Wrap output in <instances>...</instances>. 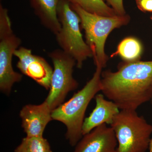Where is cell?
<instances>
[{"mask_svg": "<svg viewBox=\"0 0 152 152\" xmlns=\"http://www.w3.org/2000/svg\"><path fill=\"white\" fill-rule=\"evenodd\" d=\"M101 91L121 110H136L152 100V61L124 62L102 72Z\"/></svg>", "mask_w": 152, "mask_h": 152, "instance_id": "cell-1", "label": "cell"}, {"mask_svg": "<svg viewBox=\"0 0 152 152\" xmlns=\"http://www.w3.org/2000/svg\"><path fill=\"white\" fill-rule=\"evenodd\" d=\"M102 69L100 66H96L92 77L85 86L67 102L52 111L53 120L63 123L66 127V138L72 146L76 145L83 137L82 127L89 104L101 91Z\"/></svg>", "mask_w": 152, "mask_h": 152, "instance_id": "cell-2", "label": "cell"}, {"mask_svg": "<svg viewBox=\"0 0 152 152\" xmlns=\"http://www.w3.org/2000/svg\"><path fill=\"white\" fill-rule=\"evenodd\" d=\"M70 5L80 19L86 42L92 52L95 65L104 68L109 59L104 49L107 38L113 30L127 25L130 21L129 17L125 15L103 16L88 12L77 5Z\"/></svg>", "mask_w": 152, "mask_h": 152, "instance_id": "cell-3", "label": "cell"}, {"mask_svg": "<svg viewBox=\"0 0 152 152\" xmlns=\"http://www.w3.org/2000/svg\"><path fill=\"white\" fill-rule=\"evenodd\" d=\"M118 142L116 152H146L152 126L136 110H121L110 125Z\"/></svg>", "mask_w": 152, "mask_h": 152, "instance_id": "cell-4", "label": "cell"}, {"mask_svg": "<svg viewBox=\"0 0 152 152\" xmlns=\"http://www.w3.org/2000/svg\"><path fill=\"white\" fill-rule=\"evenodd\" d=\"M58 16L61 28L56 35L57 43L61 50L73 58L77 67L81 69L85 61L93 56L91 48L83 39L80 17L72 8L69 0L59 3Z\"/></svg>", "mask_w": 152, "mask_h": 152, "instance_id": "cell-5", "label": "cell"}, {"mask_svg": "<svg viewBox=\"0 0 152 152\" xmlns=\"http://www.w3.org/2000/svg\"><path fill=\"white\" fill-rule=\"evenodd\" d=\"M54 69L50 87L45 101L52 111L61 105L68 93L77 89L78 83L73 76L75 61L62 50L56 49L48 54Z\"/></svg>", "mask_w": 152, "mask_h": 152, "instance_id": "cell-6", "label": "cell"}, {"mask_svg": "<svg viewBox=\"0 0 152 152\" xmlns=\"http://www.w3.org/2000/svg\"><path fill=\"white\" fill-rule=\"evenodd\" d=\"M18 59L17 68L23 75L34 80L46 89H50L53 69L43 57L33 54L31 50L20 47L14 53Z\"/></svg>", "mask_w": 152, "mask_h": 152, "instance_id": "cell-7", "label": "cell"}, {"mask_svg": "<svg viewBox=\"0 0 152 152\" xmlns=\"http://www.w3.org/2000/svg\"><path fill=\"white\" fill-rule=\"evenodd\" d=\"M21 40L15 34L0 40V90L9 95L15 83L21 81L23 75L14 71L12 58L20 48Z\"/></svg>", "mask_w": 152, "mask_h": 152, "instance_id": "cell-8", "label": "cell"}, {"mask_svg": "<svg viewBox=\"0 0 152 152\" xmlns=\"http://www.w3.org/2000/svg\"><path fill=\"white\" fill-rule=\"evenodd\" d=\"M74 152H116L118 142L111 127L106 124L83 136Z\"/></svg>", "mask_w": 152, "mask_h": 152, "instance_id": "cell-9", "label": "cell"}, {"mask_svg": "<svg viewBox=\"0 0 152 152\" xmlns=\"http://www.w3.org/2000/svg\"><path fill=\"white\" fill-rule=\"evenodd\" d=\"M52 110L45 101L39 105L27 104L20 112L22 127L28 137H43L46 127L50 121Z\"/></svg>", "mask_w": 152, "mask_h": 152, "instance_id": "cell-10", "label": "cell"}, {"mask_svg": "<svg viewBox=\"0 0 152 152\" xmlns=\"http://www.w3.org/2000/svg\"><path fill=\"white\" fill-rule=\"evenodd\" d=\"M95 98L96 107L84 121L82 127L83 136L103 124H111L114 118L120 112V109L116 104L106 99L103 94H96Z\"/></svg>", "mask_w": 152, "mask_h": 152, "instance_id": "cell-11", "label": "cell"}, {"mask_svg": "<svg viewBox=\"0 0 152 152\" xmlns=\"http://www.w3.org/2000/svg\"><path fill=\"white\" fill-rule=\"evenodd\" d=\"M62 1L64 0H29L41 23L55 35L61 28L58 18V7Z\"/></svg>", "mask_w": 152, "mask_h": 152, "instance_id": "cell-12", "label": "cell"}, {"mask_svg": "<svg viewBox=\"0 0 152 152\" xmlns=\"http://www.w3.org/2000/svg\"><path fill=\"white\" fill-rule=\"evenodd\" d=\"M143 48L141 42L134 37H128L121 41L112 57L119 56L125 62L140 61Z\"/></svg>", "mask_w": 152, "mask_h": 152, "instance_id": "cell-13", "label": "cell"}, {"mask_svg": "<svg viewBox=\"0 0 152 152\" xmlns=\"http://www.w3.org/2000/svg\"><path fill=\"white\" fill-rule=\"evenodd\" d=\"M73 4L78 5L91 13L105 17L117 15L113 8L108 7L103 0H69Z\"/></svg>", "mask_w": 152, "mask_h": 152, "instance_id": "cell-14", "label": "cell"}, {"mask_svg": "<svg viewBox=\"0 0 152 152\" xmlns=\"http://www.w3.org/2000/svg\"><path fill=\"white\" fill-rule=\"evenodd\" d=\"M15 152H52L50 144L43 137L24 138Z\"/></svg>", "mask_w": 152, "mask_h": 152, "instance_id": "cell-15", "label": "cell"}, {"mask_svg": "<svg viewBox=\"0 0 152 152\" xmlns=\"http://www.w3.org/2000/svg\"><path fill=\"white\" fill-rule=\"evenodd\" d=\"M14 34L12 29L8 10L0 4V40Z\"/></svg>", "mask_w": 152, "mask_h": 152, "instance_id": "cell-16", "label": "cell"}, {"mask_svg": "<svg viewBox=\"0 0 152 152\" xmlns=\"http://www.w3.org/2000/svg\"><path fill=\"white\" fill-rule=\"evenodd\" d=\"M112 6L113 10L118 15H125V11L123 4V0H106Z\"/></svg>", "mask_w": 152, "mask_h": 152, "instance_id": "cell-17", "label": "cell"}, {"mask_svg": "<svg viewBox=\"0 0 152 152\" xmlns=\"http://www.w3.org/2000/svg\"><path fill=\"white\" fill-rule=\"evenodd\" d=\"M137 4L143 12H152V0H137Z\"/></svg>", "mask_w": 152, "mask_h": 152, "instance_id": "cell-18", "label": "cell"}, {"mask_svg": "<svg viewBox=\"0 0 152 152\" xmlns=\"http://www.w3.org/2000/svg\"><path fill=\"white\" fill-rule=\"evenodd\" d=\"M148 150L149 152H152V135L151 138V142H150L149 148Z\"/></svg>", "mask_w": 152, "mask_h": 152, "instance_id": "cell-19", "label": "cell"}, {"mask_svg": "<svg viewBox=\"0 0 152 152\" xmlns=\"http://www.w3.org/2000/svg\"><path fill=\"white\" fill-rule=\"evenodd\" d=\"M151 20H152V16L151 17Z\"/></svg>", "mask_w": 152, "mask_h": 152, "instance_id": "cell-20", "label": "cell"}, {"mask_svg": "<svg viewBox=\"0 0 152 152\" xmlns=\"http://www.w3.org/2000/svg\"><path fill=\"white\" fill-rule=\"evenodd\" d=\"M151 102H152V100L151 101Z\"/></svg>", "mask_w": 152, "mask_h": 152, "instance_id": "cell-21", "label": "cell"}]
</instances>
